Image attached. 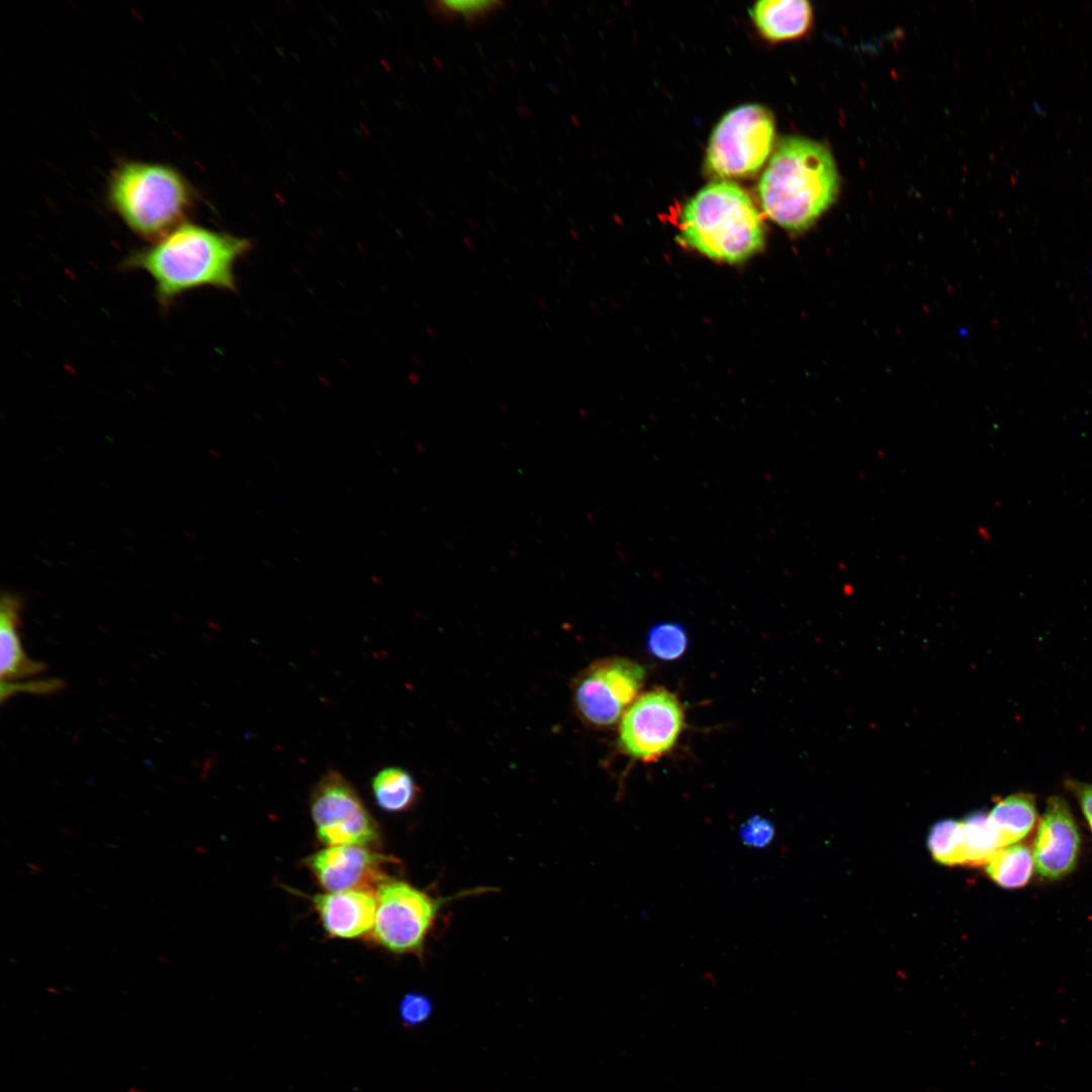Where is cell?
Instances as JSON below:
<instances>
[{
    "label": "cell",
    "mask_w": 1092,
    "mask_h": 1092,
    "mask_svg": "<svg viewBox=\"0 0 1092 1092\" xmlns=\"http://www.w3.org/2000/svg\"><path fill=\"white\" fill-rule=\"evenodd\" d=\"M988 815L1004 847L1032 830L1037 812L1032 795L1017 793L997 801Z\"/></svg>",
    "instance_id": "9a60e30c"
},
{
    "label": "cell",
    "mask_w": 1092,
    "mask_h": 1092,
    "mask_svg": "<svg viewBox=\"0 0 1092 1092\" xmlns=\"http://www.w3.org/2000/svg\"><path fill=\"white\" fill-rule=\"evenodd\" d=\"M325 930L333 937L355 938L374 924L376 894L369 891L330 892L312 898Z\"/></svg>",
    "instance_id": "7c38bea8"
},
{
    "label": "cell",
    "mask_w": 1092,
    "mask_h": 1092,
    "mask_svg": "<svg viewBox=\"0 0 1092 1092\" xmlns=\"http://www.w3.org/2000/svg\"><path fill=\"white\" fill-rule=\"evenodd\" d=\"M775 122L764 107L747 104L729 111L715 127L706 154V169L719 178L756 173L769 156Z\"/></svg>",
    "instance_id": "5b68a950"
},
{
    "label": "cell",
    "mask_w": 1092,
    "mask_h": 1092,
    "mask_svg": "<svg viewBox=\"0 0 1092 1092\" xmlns=\"http://www.w3.org/2000/svg\"><path fill=\"white\" fill-rule=\"evenodd\" d=\"M109 202L132 232L156 242L183 223L191 194L174 169L130 162L113 172Z\"/></svg>",
    "instance_id": "277c9868"
},
{
    "label": "cell",
    "mask_w": 1092,
    "mask_h": 1092,
    "mask_svg": "<svg viewBox=\"0 0 1092 1092\" xmlns=\"http://www.w3.org/2000/svg\"><path fill=\"white\" fill-rule=\"evenodd\" d=\"M679 241L703 255L742 262L764 244L763 223L748 193L730 181L711 183L684 206Z\"/></svg>",
    "instance_id": "3957f363"
},
{
    "label": "cell",
    "mask_w": 1092,
    "mask_h": 1092,
    "mask_svg": "<svg viewBox=\"0 0 1092 1092\" xmlns=\"http://www.w3.org/2000/svg\"><path fill=\"white\" fill-rule=\"evenodd\" d=\"M433 1010L432 1001L422 993L412 992L403 996L399 1004V1016L405 1026H418L425 1022Z\"/></svg>",
    "instance_id": "603a6c76"
},
{
    "label": "cell",
    "mask_w": 1092,
    "mask_h": 1092,
    "mask_svg": "<svg viewBox=\"0 0 1092 1092\" xmlns=\"http://www.w3.org/2000/svg\"><path fill=\"white\" fill-rule=\"evenodd\" d=\"M962 824L965 864H987L993 855L1003 847L989 815L976 812L962 821Z\"/></svg>",
    "instance_id": "ac0fdd59"
},
{
    "label": "cell",
    "mask_w": 1092,
    "mask_h": 1092,
    "mask_svg": "<svg viewBox=\"0 0 1092 1092\" xmlns=\"http://www.w3.org/2000/svg\"><path fill=\"white\" fill-rule=\"evenodd\" d=\"M64 681L60 678H49L40 680H31L25 682H12L1 681V702L15 696L19 693H27L33 695H48L54 694L64 688Z\"/></svg>",
    "instance_id": "cb8c5ba5"
},
{
    "label": "cell",
    "mask_w": 1092,
    "mask_h": 1092,
    "mask_svg": "<svg viewBox=\"0 0 1092 1092\" xmlns=\"http://www.w3.org/2000/svg\"><path fill=\"white\" fill-rule=\"evenodd\" d=\"M687 647V631L678 623H658L648 631L647 649L658 659L675 660L686 652Z\"/></svg>",
    "instance_id": "ffe728a7"
},
{
    "label": "cell",
    "mask_w": 1092,
    "mask_h": 1092,
    "mask_svg": "<svg viewBox=\"0 0 1092 1092\" xmlns=\"http://www.w3.org/2000/svg\"><path fill=\"white\" fill-rule=\"evenodd\" d=\"M251 247L248 239L183 222L151 246L129 252L120 266L148 273L161 308L168 309L199 287L236 290L235 265Z\"/></svg>",
    "instance_id": "6da1fadb"
},
{
    "label": "cell",
    "mask_w": 1092,
    "mask_h": 1092,
    "mask_svg": "<svg viewBox=\"0 0 1092 1092\" xmlns=\"http://www.w3.org/2000/svg\"><path fill=\"white\" fill-rule=\"evenodd\" d=\"M433 4L435 12L444 19H463L469 23L484 19L503 5L499 1H438Z\"/></svg>",
    "instance_id": "44dd1931"
},
{
    "label": "cell",
    "mask_w": 1092,
    "mask_h": 1092,
    "mask_svg": "<svg viewBox=\"0 0 1092 1092\" xmlns=\"http://www.w3.org/2000/svg\"><path fill=\"white\" fill-rule=\"evenodd\" d=\"M372 938L387 950L422 954L441 907L450 898H434L401 881L388 880L376 890Z\"/></svg>",
    "instance_id": "8992f818"
},
{
    "label": "cell",
    "mask_w": 1092,
    "mask_h": 1092,
    "mask_svg": "<svg viewBox=\"0 0 1092 1092\" xmlns=\"http://www.w3.org/2000/svg\"><path fill=\"white\" fill-rule=\"evenodd\" d=\"M128 1092H145V1091L142 1090L141 1088H138V1087H129Z\"/></svg>",
    "instance_id": "484cf974"
},
{
    "label": "cell",
    "mask_w": 1092,
    "mask_h": 1092,
    "mask_svg": "<svg viewBox=\"0 0 1092 1092\" xmlns=\"http://www.w3.org/2000/svg\"><path fill=\"white\" fill-rule=\"evenodd\" d=\"M1067 786L1078 799L1082 812L1092 831V784L1069 781Z\"/></svg>",
    "instance_id": "d4e9b609"
},
{
    "label": "cell",
    "mask_w": 1092,
    "mask_h": 1092,
    "mask_svg": "<svg viewBox=\"0 0 1092 1092\" xmlns=\"http://www.w3.org/2000/svg\"><path fill=\"white\" fill-rule=\"evenodd\" d=\"M760 33L769 40L802 36L812 23V9L805 0H763L749 10Z\"/></svg>",
    "instance_id": "5bb4252c"
},
{
    "label": "cell",
    "mask_w": 1092,
    "mask_h": 1092,
    "mask_svg": "<svg viewBox=\"0 0 1092 1092\" xmlns=\"http://www.w3.org/2000/svg\"><path fill=\"white\" fill-rule=\"evenodd\" d=\"M372 791L380 809L395 813L410 809L419 790L408 771L390 766L376 774L372 780Z\"/></svg>",
    "instance_id": "2e32d148"
},
{
    "label": "cell",
    "mask_w": 1092,
    "mask_h": 1092,
    "mask_svg": "<svg viewBox=\"0 0 1092 1092\" xmlns=\"http://www.w3.org/2000/svg\"><path fill=\"white\" fill-rule=\"evenodd\" d=\"M644 667L629 658L611 657L589 665L574 687L575 708L594 727L615 724L638 698L645 680Z\"/></svg>",
    "instance_id": "9c48e42d"
},
{
    "label": "cell",
    "mask_w": 1092,
    "mask_h": 1092,
    "mask_svg": "<svg viewBox=\"0 0 1092 1092\" xmlns=\"http://www.w3.org/2000/svg\"><path fill=\"white\" fill-rule=\"evenodd\" d=\"M932 857L945 866L965 864L962 822L945 819L935 823L927 839Z\"/></svg>",
    "instance_id": "d6986e66"
},
{
    "label": "cell",
    "mask_w": 1092,
    "mask_h": 1092,
    "mask_svg": "<svg viewBox=\"0 0 1092 1092\" xmlns=\"http://www.w3.org/2000/svg\"><path fill=\"white\" fill-rule=\"evenodd\" d=\"M685 727L678 698L664 688L640 695L622 717L618 744L631 758L655 761L676 744Z\"/></svg>",
    "instance_id": "ba28073f"
},
{
    "label": "cell",
    "mask_w": 1092,
    "mask_h": 1092,
    "mask_svg": "<svg viewBox=\"0 0 1092 1092\" xmlns=\"http://www.w3.org/2000/svg\"><path fill=\"white\" fill-rule=\"evenodd\" d=\"M839 175L831 152L805 138L782 140L765 168L758 194L765 214L790 232L808 230L835 201Z\"/></svg>",
    "instance_id": "7a4b0ae2"
},
{
    "label": "cell",
    "mask_w": 1092,
    "mask_h": 1092,
    "mask_svg": "<svg viewBox=\"0 0 1092 1092\" xmlns=\"http://www.w3.org/2000/svg\"><path fill=\"white\" fill-rule=\"evenodd\" d=\"M1080 834L1067 802L1057 796L1046 802L1033 846L1037 873L1056 880L1069 874L1076 864Z\"/></svg>",
    "instance_id": "8fae6325"
},
{
    "label": "cell",
    "mask_w": 1092,
    "mask_h": 1092,
    "mask_svg": "<svg viewBox=\"0 0 1092 1092\" xmlns=\"http://www.w3.org/2000/svg\"><path fill=\"white\" fill-rule=\"evenodd\" d=\"M317 838L328 846L370 847L380 841L377 823L354 787L337 770L327 771L309 798Z\"/></svg>",
    "instance_id": "52a82bcc"
},
{
    "label": "cell",
    "mask_w": 1092,
    "mask_h": 1092,
    "mask_svg": "<svg viewBox=\"0 0 1092 1092\" xmlns=\"http://www.w3.org/2000/svg\"><path fill=\"white\" fill-rule=\"evenodd\" d=\"M388 856L357 845L330 846L306 858L317 883L330 892L376 890L389 878Z\"/></svg>",
    "instance_id": "30bf717a"
},
{
    "label": "cell",
    "mask_w": 1092,
    "mask_h": 1092,
    "mask_svg": "<svg viewBox=\"0 0 1092 1092\" xmlns=\"http://www.w3.org/2000/svg\"><path fill=\"white\" fill-rule=\"evenodd\" d=\"M986 866L987 874L995 883L1006 889H1016L1028 883L1034 860L1027 846L1016 843L1000 848Z\"/></svg>",
    "instance_id": "e0dca14e"
},
{
    "label": "cell",
    "mask_w": 1092,
    "mask_h": 1092,
    "mask_svg": "<svg viewBox=\"0 0 1092 1092\" xmlns=\"http://www.w3.org/2000/svg\"><path fill=\"white\" fill-rule=\"evenodd\" d=\"M738 836L742 844L753 849L768 847L776 836V826L766 817L752 815L747 818L738 828Z\"/></svg>",
    "instance_id": "7402d4cb"
},
{
    "label": "cell",
    "mask_w": 1092,
    "mask_h": 1092,
    "mask_svg": "<svg viewBox=\"0 0 1092 1092\" xmlns=\"http://www.w3.org/2000/svg\"><path fill=\"white\" fill-rule=\"evenodd\" d=\"M22 600L15 594L3 592L0 602V677L12 681L39 674L47 665L30 659L19 636Z\"/></svg>",
    "instance_id": "4fadbf2b"
}]
</instances>
